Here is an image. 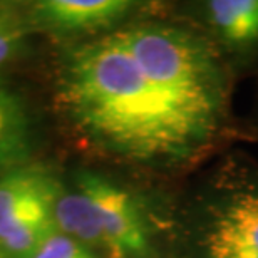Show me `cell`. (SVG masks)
<instances>
[{
  "mask_svg": "<svg viewBox=\"0 0 258 258\" xmlns=\"http://www.w3.org/2000/svg\"><path fill=\"white\" fill-rule=\"evenodd\" d=\"M60 91L87 134L136 159L178 161L216 131L139 66L119 32L72 50Z\"/></svg>",
  "mask_w": 258,
  "mask_h": 258,
  "instance_id": "cell-1",
  "label": "cell"
},
{
  "mask_svg": "<svg viewBox=\"0 0 258 258\" xmlns=\"http://www.w3.org/2000/svg\"><path fill=\"white\" fill-rule=\"evenodd\" d=\"M77 189L89 200L101 246L114 258H143L148 253L144 220L126 189L96 173H81Z\"/></svg>",
  "mask_w": 258,
  "mask_h": 258,
  "instance_id": "cell-2",
  "label": "cell"
},
{
  "mask_svg": "<svg viewBox=\"0 0 258 258\" xmlns=\"http://www.w3.org/2000/svg\"><path fill=\"white\" fill-rule=\"evenodd\" d=\"M205 258H258V193H241L208 226Z\"/></svg>",
  "mask_w": 258,
  "mask_h": 258,
  "instance_id": "cell-3",
  "label": "cell"
},
{
  "mask_svg": "<svg viewBox=\"0 0 258 258\" xmlns=\"http://www.w3.org/2000/svg\"><path fill=\"white\" fill-rule=\"evenodd\" d=\"M131 7L127 0H42L34 5V17L57 32H89L109 27Z\"/></svg>",
  "mask_w": 258,
  "mask_h": 258,
  "instance_id": "cell-4",
  "label": "cell"
},
{
  "mask_svg": "<svg viewBox=\"0 0 258 258\" xmlns=\"http://www.w3.org/2000/svg\"><path fill=\"white\" fill-rule=\"evenodd\" d=\"M59 186L47 173L17 168L0 178V240L12 225L40 205L59 198Z\"/></svg>",
  "mask_w": 258,
  "mask_h": 258,
  "instance_id": "cell-5",
  "label": "cell"
},
{
  "mask_svg": "<svg viewBox=\"0 0 258 258\" xmlns=\"http://www.w3.org/2000/svg\"><path fill=\"white\" fill-rule=\"evenodd\" d=\"M30 154V126L22 99L0 77V169H17Z\"/></svg>",
  "mask_w": 258,
  "mask_h": 258,
  "instance_id": "cell-6",
  "label": "cell"
},
{
  "mask_svg": "<svg viewBox=\"0 0 258 258\" xmlns=\"http://www.w3.org/2000/svg\"><path fill=\"white\" fill-rule=\"evenodd\" d=\"M208 14L226 42L246 45L258 40V0H213Z\"/></svg>",
  "mask_w": 258,
  "mask_h": 258,
  "instance_id": "cell-7",
  "label": "cell"
},
{
  "mask_svg": "<svg viewBox=\"0 0 258 258\" xmlns=\"http://www.w3.org/2000/svg\"><path fill=\"white\" fill-rule=\"evenodd\" d=\"M32 258H94V255L81 241L57 231Z\"/></svg>",
  "mask_w": 258,
  "mask_h": 258,
  "instance_id": "cell-8",
  "label": "cell"
},
{
  "mask_svg": "<svg viewBox=\"0 0 258 258\" xmlns=\"http://www.w3.org/2000/svg\"><path fill=\"white\" fill-rule=\"evenodd\" d=\"M22 29L10 14L0 9V66L9 62L22 45Z\"/></svg>",
  "mask_w": 258,
  "mask_h": 258,
  "instance_id": "cell-9",
  "label": "cell"
},
{
  "mask_svg": "<svg viewBox=\"0 0 258 258\" xmlns=\"http://www.w3.org/2000/svg\"><path fill=\"white\" fill-rule=\"evenodd\" d=\"M0 258H7V255H5V251H4L2 243H0Z\"/></svg>",
  "mask_w": 258,
  "mask_h": 258,
  "instance_id": "cell-10",
  "label": "cell"
}]
</instances>
